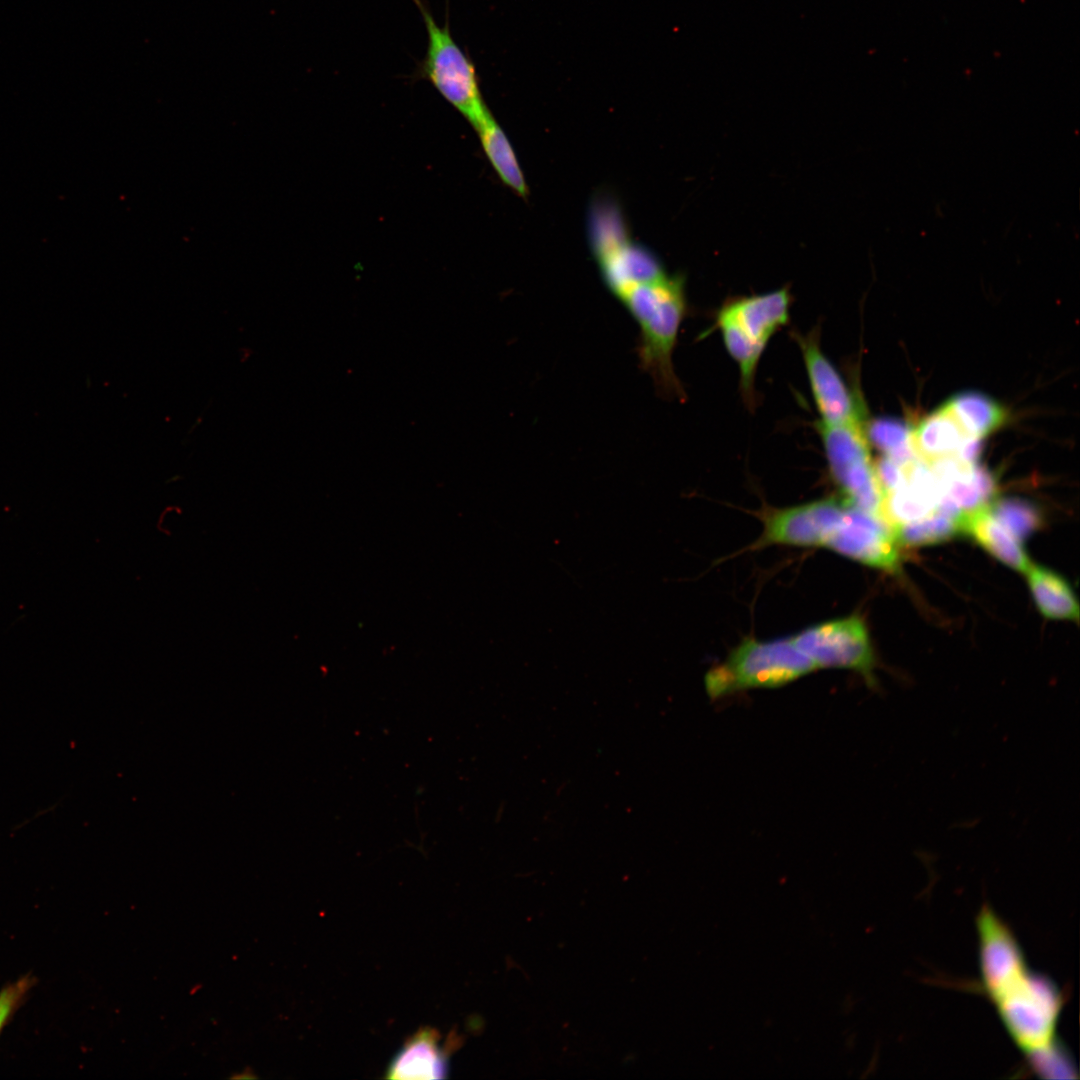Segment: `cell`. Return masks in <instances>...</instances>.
<instances>
[{
    "label": "cell",
    "instance_id": "cell-1",
    "mask_svg": "<svg viewBox=\"0 0 1080 1080\" xmlns=\"http://www.w3.org/2000/svg\"><path fill=\"white\" fill-rule=\"evenodd\" d=\"M976 928L981 984L1001 1023L1033 1072L1059 1075L1071 1059L1057 1035L1062 992L1029 968L1014 934L988 906Z\"/></svg>",
    "mask_w": 1080,
    "mask_h": 1080
},
{
    "label": "cell",
    "instance_id": "cell-2",
    "mask_svg": "<svg viewBox=\"0 0 1080 1080\" xmlns=\"http://www.w3.org/2000/svg\"><path fill=\"white\" fill-rule=\"evenodd\" d=\"M617 298L636 321L640 367L666 398L682 399L684 390L675 373L673 352L686 314L684 280L667 274L641 282Z\"/></svg>",
    "mask_w": 1080,
    "mask_h": 1080
},
{
    "label": "cell",
    "instance_id": "cell-3",
    "mask_svg": "<svg viewBox=\"0 0 1080 1080\" xmlns=\"http://www.w3.org/2000/svg\"><path fill=\"white\" fill-rule=\"evenodd\" d=\"M791 295L787 288L760 295L729 299L716 316L729 355L740 371L747 403L754 401V378L761 355L771 337L789 319Z\"/></svg>",
    "mask_w": 1080,
    "mask_h": 1080
},
{
    "label": "cell",
    "instance_id": "cell-4",
    "mask_svg": "<svg viewBox=\"0 0 1080 1080\" xmlns=\"http://www.w3.org/2000/svg\"><path fill=\"white\" fill-rule=\"evenodd\" d=\"M815 669L791 639H747L706 673L704 683L715 700L747 689L781 687Z\"/></svg>",
    "mask_w": 1080,
    "mask_h": 1080
},
{
    "label": "cell",
    "instance_id": "cell-5",
    "mask_svg": "<svg viewBox=\"0 0 1080 1080\" xmlns=\"http://www.w3.org/2000/svg\"><path fill=\"white\" fill-rule=\"evenodd\" d=\"M427 32L420 76L476 128L491 115L479 87L475 67L454 40L448 23L440 26L423 0H412Z\"/></svg>",
    "mask_w": 1080,
    "mask_h": 1080
},
{
    "label": "cell",
    "instance_id": "cell-6",
    "mask_svg": "<svg viewBox=\"0 0 1080 1080\" xmlns=\"http://www.w3.org/2000/svg\"><path fill=\"white\" fill-rule=\"evenodd\" d=\"M831 474L843 498L852 505L883 517L879 485L864 421L839 426L818 425Z\"/></svg>",
    "mask_w": 1080,
    "mask_h": 1080
},
{
    "label": "cell",
    "instance_id": "cell-7",
    "mask_svg": "<svg viewBox=\"0 0 1080 1080\" xmlns=\"http://www.w3.org/2000/svg\"><path fill=\"white\" fill-rule=\"evenodd\" d=\"M816 668H842L859 673L874 687L875 657L864 622L856 617L831 620L809 627L791 638Z\"/></svg>",
    "mask_w": 1080,
    "mask_h": 1080
},
{
    "label": "cell",
    "instance_id": "cell-8",
    "mask_svg": "<svg viewBox=\"0 0 1080 1080\" xmlns=\"http://www.w3.org/2000/svg\"><path fill=\"white\" fill-rule=\"evenodd\" d=\"M823 546L874 568L890 572L899 569V541L895 529L884 518L850 502Z\"/></svg>",
    "mask_w": 1080,
    "mask_h": 1080
},
{
    "label": "cell",
    "instance_id": "cell-9",
    "mask_svg": "<svg viewBox=\"0 0 1080 1080\" xmlns=\"http://www.w3.org/2000/svg\"><path fill=\"white\" fill-rule=\"evenodd\" d=\"M801 349L810 388L821 417L820 425L839 426L864 421L862 401L850 392L830 360L822 352L815 331L794 335Z\"/></svg>",
    "mask_w": 1080,
    "mask_h": 1080
},
{
    "label": "cell",
    "instance_id": "cell-10",
    "mask_svg": "<svg viewBox=\"0 0 1080 1080\" xmlns=\"http://www.w3.org/2000/svg\"><path fill=\"white\" fill-rule=\"evenodd\" d=\"M847 504L843 497H829L775 510L765 518L759 545L823 546Z\"/></svg>",
    "mask_w": 1080,
    "mask_h": 1080
},
{
    "label": "cell",
    "instance_id": "cell-11",
    "mask_svg": "<svg viewBox=\"0 0 1080 1080\" xmlns=\"http://www.w3.org/2000/svg\"><path fill=\"white\" fill-rule=\"evenodd\" d=\"M609 290L617 297L634 284L657 279L665 271L656 256L630 237L595 255Z\"/></svg>",
    "mask_w": 1080,
    "mask_h": 1080
},
{
    "label": "cell",
    "instance_id": "cell-12",
    "mask_svg": "<svg viewBox=\"0 0 1080 1080\" xmlns=\"http://www.w3.org/2000/svg\"><path fill=\"white\" fill-rule=\"evenodd\" d=\"M448 1048L435 1029L423 1028L400 1048L388 1066L389 1079H443L448 1074Z\"/></svg>",
    "mask_w": 1080,
    "mask_h": 1080
},
{
    "label": "cell",
    "instance_id": "cell-13",
    "mask_svg": "<svg viewBox=\"0 0 1080 1080\" xmlns=\"http://www.w3.org/2000/svg\"><path fill=\"white\" fill-rule=\"evenodd\" d=\"M991 503L961 516V533L971 536L996 559L1019 572L1031 566L1019 540L993 513Z\"/></svg>",
    "mask_w": 1080,
    "mask_h": 1080
},
{
    "label": "cell",
    "instance_id": "cell-14",
    "mask_svg": "<svg viewBox=\"0 0 1080 1080\" xmlns=\"http://www.w3.org/2000/svg\"><path fill=\"white\" fill-rule=\"evenodd\" d=\"M969 439L971 437L943 406L910 431V445L916 458L928 465L947 458H958Z\"/></svg>",
    "mask_w": 1080,
    "mask_h": 1080
},
{
    "label": "cell",
    "instance_id": "cell-15",
    "mask_svg": "<svg viewBox=\"0 0 1080 1080\" xmlns=\"http://www.w3.org/2000/svg\"><path fill=\"white\" fill-rule=\"evenodd\" d=\"M1026 574L1033 599L1045 617L1057 620H1078L1077 599L1063 577L1047 568L1033 564Z\"/></svg>",
    "mask_w": 1080,
    "mask_h": 1080
},
{
    "label": "cell",
    "instance_id": "cell-16",
    "mask_svg": "<svg viewBox=\"0 0 1080 1080\" xmlns=\"http://www.w3.org/2000/svg\"><path fill=\"white\" fill-rule=\"evenodd\" d=\"M943 407L956 419L965 433L982 439L997 430L1007 418L1004 408L978 392H964L951 397Z\"/></svg>",
    "mask_w": 1080,
    "mask_h": 1080
},
{
    "label": "cell",
    "instance_id": "cell-17",
    "mask_svg": "<svg viewBox=\"0 0 1080 1080\" xmlns=\"http://www.w3.org/2000/svg\"><path fill=\"white\" fill-rule=\"evenodd\" d=\"M474 129L498 177L518 195L526 197L528 188L523 172L511 143L493 115L488 116Z\"/></svg>",
    "mask_w": 1080,
    "mask_h": 1080
},
{
    "label": "cell",
    "instance_id": "cell-18",
    "mask_svg": "<svg viewBox=\"0 0 1080 1080\" xmlns=\"http://www.w3.org/2000/svg\"><path fill=\"white\" fill-rule=\"evenodd\" d=\"M961 516L939 507L922 519L900 526L897 529L899 544L920 546L947 540L961 533Z\"/></svg>",
    "mask_w": 1080,
    "mask_h": 1080
},
{
    "label": "cell",
    "instance_id": "cell-19",
    "mask_svg": "<svg viewBox=\"0 0 1080 1080\" xmlns=\"http://www.w3.org/2000/svg\"><path fill=\"white\" fill-rule=\"evenodd\" d=\"M910 431L906 424L891 418L876 419L866 425L869 443L900 466L917 459L910 445Z\"/></svg>",
    "mask_w": 1080,
    "mask_h": 1080
},
{
    "label": "cell",
    "instance_id": "cell-20",
    "mask_svg": "<svg viewBox=\"0 0 1080 1080\" xmlns=\"http://www.w3.org/2000/svg\"><path fill=\"white\" fill-rule=\"evenodd\" d=\"M990 506L995 516L1021 541L1040 526L1039 511L1023 500L1003 499Z\"/></svg>",
    "mask_w": 1080,
    "mask_h": 1080
},
{
    "label": "cell",
    "instance_id": "cell-21",
    "mask_svg": "<svg viewBox=\"0 0 1080 1080\" xmlns=\"http://www.w3.org/2000/svg\"><path fill=\"white\" fill-rule=\"evenodd\" d=\"M32 980L26 976L5 986L0 991V1032L16 1007L31 987Z\"/></svg>",
    "mask_w": 1080,
    "mask_h": 1080
}]
</instances>
